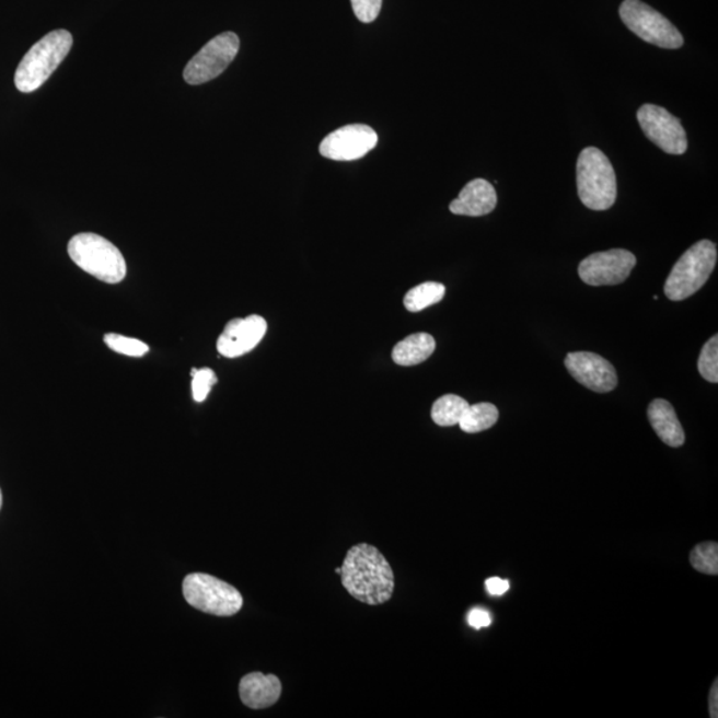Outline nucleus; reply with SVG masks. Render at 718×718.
I'll return each instance as SVG.
<instances>
[{
	"label": "nucleus",
	"mask_w": 718,
	"mask_h": 718,
	"mask_svg": "<svg viewBox=\"0 0 718 718\" xmlns=\"http://www.w3.org/2000/svg\"><path fill=\"white\" fill-rule=\"evenodd\" d=\"M340 581L358 602L380 605L394 593V572L381 551L368 543L352 546L340 566Z\"/></svg>",
	"instance_id": "f257e3e1"
},
{
	"label": "nucleus",
	"mask_w": 718,
	"mask_h": 718,
	"mask_svg": "<svg viewBox=\"0 0 718 718\" xmlns=\"http://www.w3.org/2000/svg\"><path fill=\"white\" fill-rule=\"evenodd\" d=\"M73 45L67 30H55L35 43L15 72V85L23 94L39 90L61 65Z\"/></svg>",
	"instance_id": "f03ea898"
},
{
	"label": "nucleus",
	"mask_w": 718,
	"mask_h": 718,
	"mask_svg": "<svg viewBox=\"0 0 718 718\" xmlns=\"http://www.w3.org/2000/svg\"><path fill=\"white\" fill-rule=\"evenodd\" d=\"M68 255L85 274L105 283H119L127 264L119 247L95 233H79L68 243Z\"/></svg>",
	"instance_id": "7ed1b4c3"
},
{
	"label": "nucleus",
	"mask_w": 718,
	"mask_h": 718,
	"mask_svg": "<svg viewBox=\"0 0 718 718\" xmlns=\"http://www.w3.org/2000/svg\"><path fill=\"white\" fill-rule=\"evenodd\" d=\"M578 194L588 209L606 210L614 206L617 182L614 165L597 147L581 151L577 165Z\"/></svg>",
	"instance_id": "20e7f679"
},
{
	"label": "nucleus",
	"mask_w": 718,
	"mask_h": 718,
	"mask_svg": "<svg viewBox=\"0 0 718 718\" xmlns=\"http://www.w3.org/2000/svg\"><path fill=\"white\" fill-rule=\"evenodd\" d=\"M717 247L709 240L691 246L673 266L668 276L664 292L671 301H683L698 292L714 274Z\"/></svg>",
	"instance_id": "39448f33"
},
{
	"label": "nucleus",
	"mask_w": 718,
	"mask_h": 718,
	"mask_svg": "<svg viewBox=\"0 0 718 718\" xmlns=\"http://www.w3.org/2000/svg\"><path fill=\"white\" fill-rule=\"evenodd\" d=\"M183 595L194 609L215 616H233L243 609L240 591L208 574H189L183 581Z\"/></svg>",
	"instance_id": "423d86ee"
},
{
	"label": "nucleus",
	"mask_w": 718,
	"mask_h": 718,
	"mask_svg": "<svg viewBox=\"0 0 718 718\" xmlns=\"http://www.w3.org/2000/svg\"><path fill=\"white\" fill-rule=\"evenodd\" d=\"M618 14L625 26L649 45L665 49L684 46L680 31L664 15L641 0H624Z\"/></svg>",
	"instance_id": "0eeeda50"
},
{
	"label": "nucleus",
	"mask_w": 718,
	"mask_h": 718,
	"mask_svg": "<svg viewBox=\"0 0 718 718\" xmlns=\"http://www.w3.org/2000/svg\"><path fill=\"white\" fill-rule=\"evenodd\" d=\"M239 49L240 39L236 34L224 33L216 36L185 67V82L200 85L218 78L236 58Z\"/></svg>",
	"instance_id": "6e6552de"
},
{
	"label": "nucleus",
	"mask_w": 718,
	"mask_h": 718,
	"mask_svg": "<svg viewBox=\"0 0 718 718\" xmlns=\"http://www.w3.org/2000/svg\"><path fill=\"white\" fill-rule=\"evenodd\" d=\"M637 121L644 135L661 151L668 154H684L688 150V139L683 124L660 105H641L637 111Z\"/></svg>",
	"instance_id": "1a4fd4ad"
},
{
	"label": "nucleus",
	"mask_w": 718,
	"mask_h": 718,
	"mask_svg": "<svg viewBox=\"0 0 718 718\" xmlns=\"http://www.w3.org/2000/svg\"><path fill=\"white\" fill-rule=\"evenodd\" d=\"M634 253L625 250H612L593 253L579 265L581 281L591 287L618 285L627 280L635 268Z\"/></svg>",
	"instance_id": "9d476101"
},
{
	"label": "nucleus",
	"mask_w": 718,
	"mask_h": 718,
	"mask_svg": "<svg viewBox=\"0 0 718 718\" xmlns=\"http://www.w3.org/2000/svg\"><path fill=\"white\" fill-rule=\"evenodd\" d=\"M379 135L364 124H351L327 135L322 140L320 153L322 157L336 161L358 160L374 150Z\"/></svg>",
	"instance_id": "9b49d317"
},
{
	"label": "nucleus",
	"mask_w": 718,
	"mask_h": 718,
	"mask_svg": "<svg viewBox=\"0 0 718 718\" xmlns=\"http://www.w3.org/2000/svg\"><path fill=\"white\" fill-rule=\"evenodd\" d=\"M565 363L575 381L592 392L610 393L617 386V373L614 364L595 352H569Z\"/></svg>",
	"instance_id": "f8f14e48"
},
{
	"label": "nucleus",
	"mask_w": 718,
	"mask_h": 718,
	"mask_svg": "<svg viewBox=\"0 0 718 718\" xmlns=\"http://www.w3.org/2000/svg\"><path fill=\"white\" fill-rule=\"evenodd\" d=\"M268 331V322L262 315L252 314L245 319L229 321L218 339L220 356L239 358L247 355L262 343Z\"/></svg>",
	"instance_id": "ddd939ff"
},
{
	"label": "nucleus",
	"mask_w": 718,
	"mask_h": 718,
	"mask_svg": "<svg viewBox=\"0 0 718 718\" xmlns=\"http://www.w3.org/2000/svg\"><path fill=\"white\" fill-rule=\"evenodd\" d=\"M498 204L497 190L485 178L466 184L456 199L450 204L451 213L480 218L490 215Z\"/></svg>",
	"instance_id": "4468645a"
},
{
	"label": "nucleus",
	"mask_w": 718,
	"mask_h": 718,
	"mask_svg": "<svg viewBox=\"0 0 718 718\" xmlns=\"http://www.w3.org/2000/svg\"><path fill=\"white\" fill-rule=\"evenodd\" d=\"M240 698L247 708L266 709L280 699L282 685L275 674L253 672L240 681Z\"/></svg>",
	"instance_id": "2eb2a0df"
},
{
	"label": "nucleus",
	"mask_w": 718,
	"mask_h": 718,
	"mask_svg": "<svg viewBox=\"0 0 718 718\" xmlns=\"http://www.w3.org/2000/svg\"><path fill=\"white\" fill-rule=\"evenodd\" d=\"M648 419L656 435L671 448H681L685 442L683 426L673 406L665 399H655L648 407Z\"/></svg>",
	"instance_id": "dca6fc26"
},
{
	"label": "nucleus",
	"mask_w": 718,
	"mask_h": 718,
	"mask_svg": "<svg viewBox=\"0 0 718 718\" xmlns=\"http://www.w3.org/2000/svg\"><path fill=\"white\" fill-rule=\"evenodd\" d=\"M436 339L427 333L412 334L394 346L393 361L399 367H416L429 359L436 351Z\"/></svg>",
	"instance_id": "f3484780"
},
{
	"label": "nucleus",
	"mask_w": 718,
	"mask_h": 718,
	"mask_svg": "<svg viewBox=\"0 0 718 718\" xmlns=\"http://www.w3.org/2000/svg\"><path fill=\"white\" fill-rule=\"evenodd\" d=\"M499 412L497 406L493 404H476L470 405L467 410L464 412L461 420V430L467 435H475V432L491 429L498 422Z\"/></svg>",
	"instance_id": "a211bd4d"
},
{
	"label": "nucleus",
	"mask_w": 718,
	"mask_h": 718,
	"mask_svg": "<svg viewBox=\"0 0 718 718\" xmlns=\"http://www.w3.org/2000/svg\"><path fill=\"white\" fill-rule=\"evenodd\" d=\"M470 406L460 395L448 394L437 399L431 408V418L442 427L460 425V420Z\"/></svg>",
	"instance_id": "6ab92c4d"
},
{
	"label": "nucleus",
	"mask_w": 718,
	"mask_h": 718,
	"mask_svg": "<svg viewBox=\"0 0 718 718\" xmlns=\"http://www.w3.org/2000/svg\"><path fill=\"white\" fill-rule=\"evenodd\" d=\"M444 294L445 288L443 283L424 282L408 290L404 299L405 308L412 313L422 312L424 309L441 302Z\"/></svg>",
	"instance_id": "aec40b11"
},
{
	"label": "nucleus",
	"mask_w": 718,
	"mask_h": 718,
	"mask_svg": "<svg viewBox=\"0 0 718 718\" xmlns=\"http://www.w3.org/2000/svg\"><path fill=\"white\" fill-rule=\"evenodd\" d=\"M691 565L698 572L707 575L718 574V544L707 542L697 544L691 553Z\"/></svg>",
	"instance_id": "412c9836"
},
{
	"label": "nucleus",
	"mask_w": 718,
	"mask_h": 718,
	"mask_svg": "<svg viewBox=\"0 0 718 718\" xmlns=\"http://www.w3.org/2000/svg\"><path fill=\"white\" fill-rule=\"evenodd\" d=\"M104 343L111 350L127 357H144L150 351V346L138 338L121 336V334L108 333L104 336Z\"/></svg>",
	"instance_id": "4be33fe9"
},
{
	"label": "nucleus",
	"mask_w": 718,
	"mask_h": 718,
	"mask_svg": "<svg viewBox=\"0 0 718 718\" xmlns=\"http://www.w3.org/2000/svg\"><path fill=\"white\" fill-rule=\"evenodd\" d=\"M698 373L704 380L711 383L718 382V337H711L704 345L698 358Z\"/></svg>",
	"instance_id": "5701e85b"
},
{
	"label": "nucleus",
	"mask_w": 718,
	"mask_h": 718,
	"mask_svg": "<svg viewBox=\"0 0 718 718\" xmlns=\"http://www.w3.org/2000/svg\"><path fill=\"white\" fill-rule=\"evenodd\" d=\"M216 383H218V375L212 369H192V395L199 404L208 398Z\"/></svg>",
	"instance_id": "b1692460"
},
{
	"label": "nucleus",
	"mask_w": 718,
	"mask_h": 718,
	"mask_svg": "<svg viewBox=\"0 0 718 718\" xmlns=\"http://www.w3.org/2000/svg\"><path fill=\"white\" fill-rule=\"evenodd\" d=\"M351 5L358 21L371 23L380 15L382 0H351Z\"/></svg>",
	"instance_id": "393cba45"
},
{
	"label": "nucleus",
	"mask_w": 718,
	"mask_h": 718,
	"mask_svg": "<svg viewBox=\"0 0 718 718\" xmlns=\"http://www.w3.org/2000/svg\"><path fill=\"white\" fill-rule=\"evenodd\" d=\"M467 622L475 629L490 627L493 618L490 612L483 609H474L468 612Z\"/></svg>",
	"instance_id": "a878e982"
},
{
	"label": "nucleus",
	"mask_w": 718,
	"mask_h": 718,
	"mask_svg": "<svg viewBox=\"0 0 718 718\" xmlns=\"http://www.w3.org/2000/svg\"><path fill=\"white\" fill-rule=\"evenodd\" d=\"M509 580H503L500 578H491L486 580V590L493 597L505 595V593L509 591Z\"/></svg>",
	"instance_id": "bb28decb"
},
{
	"label": "nucleus",
	"mask_w": 718,
	"mask_h": 718,
	"mask_svg": "<svg viewBox=\"0 0 718 718\" xmlns=\"http://www.w3.org/2000/svg\"><path fill=\"white\" fill-rule=\"evenodd\" d=\"M709 711L711 718L718 717V683L715 681L714 686H711L709 695Z\"/></svg>",
	"instance_id": "cd10ccee"
},
{
	"label": "nucleus",
	"mask_w": 718,
	"mask_h": 718,
	"mask_svg": "<svg viewBox=\"0 0 718 718\" xmlns=\"http://www.w3.org/2000/svg\"><path fill=\"white\" fill-rule=\"evenodd\" d=\"M2 505H3V495H2V490H0V510H2Z\"/></svg>",
	"instance_id": "c85d7f7f"
},
{
	"label": "nucleus",
	"mask_w": 718,
	"mask_h": 718,
	"mask_svg": "<svg viewBox=\"0 0 718 718\" xmlns=\"http://www.w3.org/2000/svg\"><path fill=\"white\" fill-rule=\"evenodd\" d=\"M340 571H343V569H340V567L336 568V574L340 575Z\"/></svg>",
	"instance_id": "c756f323"
}]
</instances>
